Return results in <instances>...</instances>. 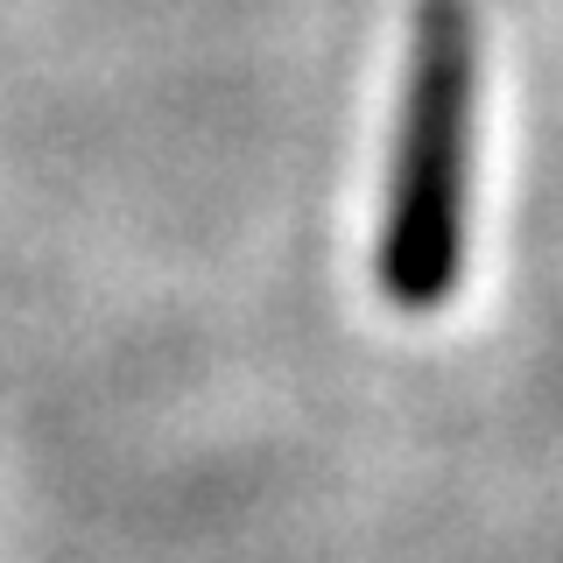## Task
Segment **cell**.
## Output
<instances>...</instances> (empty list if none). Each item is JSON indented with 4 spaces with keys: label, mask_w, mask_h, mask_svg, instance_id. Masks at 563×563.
Segmentation results:
<instances>
[{
    "label": "cell",
    "mask_w": 563,
    "mask_h": 563,
    "mask_svg": "<svg viewBox=\"0 0 563 563\" xmlns=\"http://www.w3.org/2000/svg\"><path fill=\"white\" fill-rule=\"evenodd\" d=\"M479 113V22L465 0H422L401 92V148L380 225V296L395 310L451 303L465 268V184Z\"/></svg>",
    "instance_id": "obj_1"
}]
</instances>
